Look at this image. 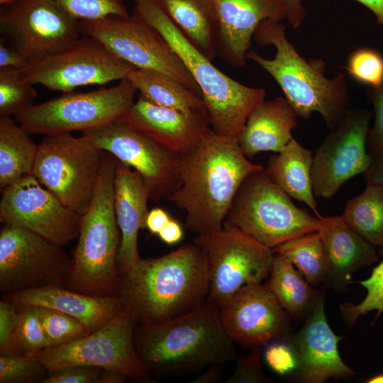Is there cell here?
<instances>
[{
  "instance_id": "6da1fadb",
  "label": "cell",
  "mask_w": 383,
  "mask_h": 383,
  "mask_svg": "<svg viewBox=\"0 0 383 383\" xmlns=\"http://www.w3.org/2000/svg\"><path fill=\"white\" fill-rule=\"evenodd\" d=\"M262 169L244 155L238 138L211 130L180 154L179 187L168 201L184 211L187 229L196 235L216 232L243 181Z\"/></svg>"
},
{
  "instance_id": "7a4b0ae2",
  "label": "cell",
  "mask_w": 383,
  "mask_h": 383,
  "mask_svg": "<svg viewBox=\"0 0 383 383\" xmlns=\"http://www.w3.org/2000/svg\"><path fill=\"white\" fill-rule=\"evenodd\" d=\"M210 269L194 243L156 258L141 259L121 274L118 296L135 327L186 315L202 306L209 288Z\"/></svg>"
},
{
  "instance_id": "3957f363",
  "label": "cell",
  "mask_w": 383,
  "mask_h": 383,
  "mask_svg": "<svg viewBox=\"0 0 383 383\" xmlns=\"http://www.w3.org/2000/svg\"><path fill=\"white\" fill-rule=\"evenodd\" d=\"M133 343L149 370L164 373L196 371L236 360L219 308L206 301L177 318L136 326Z\"/></svg>"
},
{
  "instance_id": "277c9868",
  "label": "cell",
  "mask_w": 383,
  "mask_h": 383,
  "mask_svg": "<svg viewBox=\"0 0 383 383\" xmlns=\"http://www.w3.org/2000/svg\"><path fill=\"white\" fill-rule=\"evenodd\" d=\"M253 38L260 45H272L275 55L267 59L249 50L247 59L274 79L298 116L307 119L317 112L329 129L335 128L348 109L350 96L345 76L339 73L334 78H327L324 62L302 57L287 40L285 28L279 21H262Z\"/></svg>"
},
{
  "instance_id": "5b68a950",
  "label": "cell",
  "mask_w": 383,
  "mask_h": 383,
  "mask_svg": "<svg viewBox=\"0 0 383 383\" xmlns=\"http://www.w3.org/2000/svg\"><path fill=\"white\" fill-rule=\"evenodd\" d=\"M116 159L103 151L94 195L81 216L78 242L65 275L67 289L96 296H118L121 233L114 207Z\"/></svg>"
},
{
  "instance_id": "8992f818",
  "label": "cell",
  "mask_w": 383,
  "mask_h": 383,
  "mask_svg": "<svg viewBox=\"0 0 383 383\" xmlns=\"http://www.w3.org/2000/svg\"><path fill=\"white\" fill-rule=\"evenodd\" d=\"M133 1V10L167 41L197 84L211 130L238 138L250 113L265 99V90L243 84L222 72L150 0Z\"/></svg>"
},
{
  "instance_id": "52a82bcc",
  "label": "cell",
  "mask_w": 383,
  "mask_h": 383,
  "mask_svg": "<svg viewBox=\"0 0 383 383\" xmlns=\"http://www.w3.org/2000/svg\"><path fill=\"white\" fill-rule=\"evenodd\" d=\"M273 249L298 236L318 231L319 219L295 206L264 168L250 174L237 190L223 221Z\"/></svg>"
},
{
  "instance_id": "ba28073f",
  "label": "cell",
  "mask_w": 383,
  "mask_h": 383,
  "mask_svg": "<svg viewBox=\"0 0 383 383\" xmlns=\"http://www.w3.org/2000/svg\"><path fill=\"white\" fill-rule=\"evenodd\" d=\"M136 92L135 85L126 78L109 88L65 93L33 104L14 118L30 135L83 133L123 118Z\"/></svg>"
},
{
  "instance_id": "9c48e42d",
  "label": "cell",
  "mask_w": 383,
  "mask_h": 383,
  "mask_svg": "<svg viewBox=\"0 0 383 383\" xmlns=\"http://www.w3.org/2000/svg\"><path fill=\"white\" fill-rule=\"evenodd\" d=\"M102 155L83 135H44L38 144L33 174L64 205L82 216L94 195Z\"/></svg>"
},
{
  "instance_id": "30bf717a",
  "label": "cell",
  "mask_w": 383,
  "mask_h": 383,
  "mask_svg": "<svg viewBox=\"0 0 383 383\" xmlns=\"http://www.w3.org/2000/svg\"><path fill=\"white\" fill-rule=\"evenodd\" d=\"M82 33L136 69L165 74L201 95L181 59L162 35L134 10L128 17L111 16L81 21Z\"/></svg>"
},
{
  "instance_id": "8fae6325",
  "label": "cell",
  "mask_w": 383,
  "mask_h": 383,
  "mask_svg": "<svg viewBox=\"0 0 383 383\" xmlns=\"http://www.w3.org/2000/svg\"><path fill=\"white\" fill-rule=\"evenodd\" d=\"M135 326L123 307L106 324L67 344L48 348L34 355L48 373L62 367L87 365L116 371L131 379L150 382V370L133 343Z\"/></svg>"
},
{
  "instance_id": "7c38bea8",
  "label": "cell",
  "mask_w": 383,
  "mask_h": 383,
  "mask_svg": "<svg viewBox=\"0 0 383 383\" xmlns=\"http://www.w3.org/2000/svg\"><path fill=\"white\" fill-rule=\"evenodd\" d=\"M193 243L209 265L206 301L218 308L243 287L262 283L270 274L272 249L237 229L223 226L216 232L196 235Z\"/></svg>"
},
{
  "instance_id": "4fadbf2b",
  "label": "cell",
  "mask_w": 383,
  "mask_h": 383,
  "mask_svg": "<svg viewBox=\"0 0 383 383\" xmlns=\"http://www.w3.org/2000/svg\"><path fill=\"white\" fill-rule=\"evenodd\" d=\"M134 69L100 42L84 35L59 51L29 62L19 72L33 85L65 94L79 87L123 80Z\"/></svg>"
},
{
  "instance_id": "5bb4252c",
  "label": "cell",
  "mask_w": 383,
  "mask_h": 383,
  "mask_svg": "<svg viewBox=\"0 0 383 383\" xmlns=\"http://www.w3.org/2000/svg\"><path fill=\"white\" fill-rule=\"evenodd\" d=\"M102 151L128 165L142 178L149 200H169L179 184L180 154L121 118L82 133Z\"/></svg>"
},
{
  "instance_id": "9a60e30c",
  "label": "cell",
  "mask_w": 383,
  "mask_h": 383,
  "mask_svg": "<svg viewBox=\"0 0 383 383\" xmlns=\"http://www.w3.org/2000/svg\"><path fill=\"white\" fill-rule=\"evenodd\" d=\"M71 258L58 245L22 227L0 231V289L9 294L60 283Z\"/></svg>"
},
{
  "instance_id": "2e32d148",
  "label": "cell",
  "mask_w": 383,
  "mask_h": 383,
  "mask_svg": "<svg viewBox=\"0 0 383 383\" xmlns=\"http://www.w3.org/2000/svg\"><path fill=\"white\" fill-rule=\"evenodd\" d=\"M372 112L348 109L313 157L312 185L315 196L332 197L348 179L364 174L372 162L367 140Z\"/></svg>"
},
{
  "instance_id": "e0dca14e",
  "label": "cell",
  "mask_w": 383,
  "mask_h": 383,
  "mask_svg": "<svg viewBox=\"0 0 383 383\" xmlns=\"http://www.w3.org/2000/svg\"><path fill=\"white\" fill-rule=\"evenodd\" d=\"M0 23L28 63L67 47L82 33L81 21L55 0H13L1 7Z\"/></svg>"
},
{
  "instance_id": "ac0fdd59",
  "label": "cell",
  "mask_w": 383,
  "mask_h": 383,
  "mask_svg": "<svg viewBox=\"0 0 383 383\" xmlns=\"http://www.w3.org/2000/svg\"><path fill=\"white\" fill-rule=\"evenodd\" d=\"M1 192L3 224L27 228L62 246L78 237L81 216L64 205L33 174Z\"/></svg>"
},
{
  "instance_id": "d6986e66",
  "label": "cell",
  "mask_w": 383,
  "mask_h": 383,
  "mask_svg": "<svg viewBox=\"0 0 383 383\" xmlns=\"http://www.w3.org/2000/svg\"><path fill=\"white\" fill-rule=\"evenodd\" d=\"M228 336L243 348L267 345L291 335L289 314L261 283L243 287L219 307Z\"/></svg>"
},
{
  "instance_id": "ffe728a7",
  "label": "cell",
  "mask_w": 383,
  "mask_h": 383,
  "mask_svg": "<svg viewBox=\"0 0 383 383\" xmlns=\"http://www.w3.org/2000/svg\"><path fill=\"white\" fill-rule=\"evenodd\" d=\"M326 292L318 299L300 330L287 338L297 361L295 376L304 383H323L329 379L354 376L356 372L342 360L338 343L344 336L336 335L325 313Z\"/></svg>"
},
{
  "instance_id": "44dd1931",
  "label": "cell",
  "mask_w": 383,
  "mask_h": 383,
  "mask_svg": "<svg viewBox=\"0 0 383 383\" xmlns=\"http://www.w3.org/2000/svg\"><path fill=\"white\" fill-rule=\"evenodd\" d=\"M217 17V56L234 67L245 65L259 24L287 18L282 0H213Z\"/></svg>"
},
{
  "instance_id": "7402d4cb",
  "label": "cell",
  "mask_w": 383,
  "mask_h": 383,
  "mask_svg": "<svg viewBox=\"0 0 383 383\" xmlns=\"http://www.w3.org/2000/svg\"><path fill=\"white\" fill-rule=\"evenodd\" d=\"M123 119L179 154L194 147L211 130L209 117L192 116L160 106L140 96Z\"/></svg>"
},
{
  "instance_id": "603a6c76",
  "label": "cell",
  "mask_w": 383,
  "mask_h": 383,
  "mask_svg": "<svg viewBox=\"0 0 383 383\" xmlns=\"http://www.w3.org/2000/svg\"><path fill=\"white\" fill-rule=\"evenodd\" d=\"M148 200V194L140 174L116 159L114 207L121 233L117 257L120 274L131 270L141 260L138 237L140 230L145 228L149 211Z\"/></svg>"
},
{
  "instance_id": "cb8c5ba5",
  "label": "cell",
  "mask_w": 383,
  "mask_h": 383,
  "mask_svg": "<svg viewBox=\"0 0 383 383\" xmlns=\"http://www.w3.org/2000/svg\"><path fill=\"white\" fill-rule=\"evenodd\" d=\"M321 235L328 264L326 286L335 292L348 289L352 274L378 261L374 246L354 231L341 216H322Z\"/></svg>"
},
{
  "instance_id": "d4e9b609",
  "label": "cell",
  "mask_w": 383,
  "mask_h": 383,
  "mask_svg": "<svg viewBox=\"0 0 383 383\" xmlns=\"http://www.w3.org/2000/svg\"><path fill=\"white\" fill-rule=\"evenodd\" d=\"M10 301L55 309L79 320L89 333L100 328L123 309L118 296H96L65 289L60 284L9 294Z\"/></svg>"
},
{
  "instance_id": "484cf974",
  "label": "cell",
  "mask_w": 383,
  "mask_h": 383,
  "mask_svg": "<svg viewBox=\"0 0 383 383\" xmlns=\"http://www.w3.org/2000/svg\"><path fill=\"white\" fill-rule=\"evenodd\" d=\"M297 113L285 97L264 100L248 116L238 136L245 157L264 151L280 152L293 138Z\"/></svg>"
},
{
  "instance_id": "4316f807",
  "label": "cell",
  "mask_w": 383,
  "mask_h": 383,
  "mask_svg": "<svg viewBox=\"0 0 383 383\" xmlns=\"http://www.w3.org/2000/svg\"><path fill=\"white\" fill-rule=\"evenodd\" d=\"M312 152L294 138L279 152L270 157L264 170L289 196L304 202L320 217L312 185Z\"/></svg>"
},
{
  "instance_id": "83f0119b",
  "label": "cell",
  "mask_w": 383,
  "mask_h": 383,
  "mask_svg": "<svg viewBox=\"0 0 383 383\" xmlns=\"http://www.w3.org/2000/svg\"><path fill=\"white\" fill-rule=\"evenodd\" d=\"M204 55L217 56V17L213 0H150Z\"/></svg>"
},
{
  "instance_id": "f1b7e54d",
  "label": "cell",
  "mask_w": 383,
  "mask_h": 383,
  "mask_svg": "<svg viewBox=\"0 0 383 383\" xmlns=\"http://www.w3.org/2000/svg\"><path fill=\"white\" fill-rule=\"evenodd\" d=\"M127 78L149 102L187 114L209 117L201 96L165 74L134 69Z\"/></svg>"
},
{
  "instance_id": "f546056e",
  "label": "cell",
  "mask_w": 383,
  "mask_h": 383,
  "mask_svg": "<svg viewBox=\"0 0 383 383\" xmlns=\"http://www.w3.org/2000/svg\"><path fill=\"white\" fill-rule=\"evenodd\" d=\"M264 284L285 311L296 318L307 317L320 294L292 262L275 252Z\"/></svg>"
},
{
  "instance_id": "4dcf8cb0",
  "label": "cell",
  "mask_w": 383,
  "mask_h": 383,
  "mask_svg": "<svg viewBox=\"0 0 383 383\" xmlns=\"http://www.w3.org/2000/svg\"><path fill=\"white\" fill-rule=\"evenodd\" d=\"M30 135L11 117H0L1 192L33 174L38 145Z\"/></svg>"
},
{
  "instance_id": "1f68e13d",
  "label": "cell",
  "mask_w": 383,
  "mask_h": 383,
  "mask_svg": "<svg viewBox=\"0 0 383 383\" xmlns=\"http://www.w3.org/2000/svg\"><path fill=\"white\" fill-rule=\"evenodd\" d=\"M341 216L365 240L383 248V187L367 183L360 194L347 202Z\"/></svg>"
},
{
  "instance_id": "d6a6232c",
  "label": "cell",
  "mask_w": 383,
  "mask_h": 383,
  "mask_svg": "<svg viewBox=\"0 0 383 383\" xmlns=\"http://www.w3.org/2000/svg\"><path fill=\"white\" fill-rule=\"evenodd\" d=\"M285 257L313 286L326 283L328 264L324 245L318 231L287 240L272 249Z\"/></svg>"
},
{
  "instance_id": "836d02e7",
  "label": "cell",
  "mask_w": 383,
  "mask_h": 383,
  "mask_svg": "<svg viewBox=\"0 0 383 383\" xmlns=\"http://www.w3.org/2000/svg\"><path fill=\"white\" fill-rule=\"evenodd\" d=\"M34 85L25 80L19 70L0 68V117L16 116L33 105Z\"/></svg>"
},
{
  "instance_id": "e575fe53",
  "label": "cell",
  "mask_w": 383,
  "mask_h": 383,
  "mask_svg": "<svg viewBox=\"0 0 383 383\" xmlns=\"http://www.w3.org/2000/svg\"><path fill=\"white\" fill-rule=\"evenodd\" d=\"M52 346V343L41 323L38 306H18V319L14 337V353L24 356H34Z\"/></svg>"
},
{
  "instance_id": "d590c367",
  "label": "cell",
  "mask_w": 383,
  "mask_h": 383,
  "mask_svg": "<svg viewBox=\"0 0 383 383\" xmlns=\"http://www.w3.org/2000/svg\"><path fill=\"white\" fill-rule=\"evenodd\" d=\"M357 283L367 289L363 300L357 304L344 302L340 306V315L348 328L354 326L360 316L373 310L377 311L376 318L383 313V258L367 279Z\"/></svg>"
},
{
  "instance_id": "8d00e7d4",
  "label": "cell",
  "mask_w": 383,
  "mask_h": 383,
  "mask_svg": "<svg viewBox=\"0 0 383 383\" xmlns=\"http://www.w3.org/2000/svg\"><path fill=\"white\" fill-rule=\"evenodd\" d=\"M38 310L43 328L52 346L70 343L89 333L79 320L70 315L43 306H38Z\"/></svg>"
},
{
  "instance_id": "74e56055",
  "label": "cell",
  "mask_w": 383,
  "mask_h": 383,
  "mask_svg": "<svg viewBox=\"0 0 383 383\" xmlns=\"http://www.w3.org/2000/svg\"><path fill=\"white\" fill-rule=\"evenodd\" d=\"M45 368L34 356H24L16 353L0 356L1 383H28L46 378Z\"/></svg>"
},
{
  "instance_id": "f35d334b",
  "label": "cell",
  "mask_w": 383,
  "mask_h": 383,
  "mask_svg": "<svg viewBox=\"0 0 383 383\" xmlns=\"http://www.w3.org/2000/svg\"><path fill=\"white\" fill-rule=\"evenodd\" d=\"M356 82L374 87L383 82V55L370 48H360L349 56L345 66Z\"/></svg>"
},
{
  "instance_id": "ab89813d",
  "label": "cell",
  "mask_w": 383,
  "mask_h": 383,
  "mask_svg": "<svg viewBox=\"0 0 383 383\" xmlns=\"http://www.w3.org/2000/svg\"><path fill=\"white\" fill-rule=\"evenodd\" d=\"M67 13L75 19L92 21L111 16L128 17L129 13L123 0H55Z\"/></svg>"
},
{
  "instance_id": "60d3db41",
  "label": "cell",
  "mask_w": 383,
  "mask_h": 383,
  "mask_svg": "<svg viewBox=\"0 0 383 383\" xmlns=\"http://www.w3.org/2000/svg\"><path fill=\"white\" fill-rule=\"evenodd\" d=\"M128 377L101 367L74 365L48 373L43 383H122Z\"/></svg>"
},
{
  "instance_id": "b9f144b4",
  "label": "cell",
  "mask_w": 383,
  "mask_h": 383,
  "mask_svg": "<svg viewBox=\"0 0 383 383\" xmlns=\"http://www.w3.org/2000/svg\"><path fill=\"white\" fill-rule=\"evenodd\" d=\"M262 347L250 348V353L240 357L227 383H270L273 379L264 373L261 365Z\"/></svg>"
},
{
  "instance_id": "7bdbcfd3",
  "label": "cell",
  "mask_w": 383,
  "mask_h": 383,
  "mask_svg": "<svg viewBox=\"0 0 383 383\" xmlns=\"http://www.w3.org/2000/svg\"><path fill=\"white\" fill-rule=\"evenodd\" d=\"M370 88L367 96L373 106L374 123L369 130L367 145L373 158L383 150V82L377 87Z\"/></svg>"
},
{
  "instance_id": "ee69618b",
  "label": "cell",
  "mask_w": 383,
  "mask_h": 383,
  "mask_svg": "<svg viewBox=\"0 0 383 383\" xmlns=\"http://www.w3.org/2000/svg\"><path fill=\"white\" fill-rule=\"evenodd\" d=\"M18 319V306L10 301H0L1 355L14 353V337Z\"/></svg>"
},
{
  "instance_id": "f6af8a7d",
  "label": "cell",
  "mask_w": 383,
  "mask_h": 383,
  "mask_svg": "<svg viewBox=\"0 0 383 383\" xmlns=\"http://www.w3.org/2000/svg\"><path fill=\"white\" fill-rule=\"evenodd\" d=\"M265 359L267 365L280 375L294 371L297 366L295 353L289 344L273 343L267 347Z\"/></svg>"
},
{
  "instance_id": "bcb514c9",
  "label": "cell",
  "mask_w": 383,
  "mask_h": 383,
  "mask_svg": "<svg viewBox=\"0 0 383 383\" xmlns=\"http://www.w3.org/2000/svg\"><path fill=\"white\" fill-rule=\"evenodd\" d=\"M28 62L21 52L15 46L8 45L4 37L0 38V68L12 67L21 70Z\"/></svg>"
},
{
  "instance_id": "7dc6e473",
  "label": "cell",
  "mask_w": 383,
  "mask_h": 383,
  "mask_svg": "<svg viewBox=\"0 0 383 383\" xmlns=\"http://www.w3.org/2000/svg\"><path fill=\"white\" fill-rule=\"evenodd\" d=\"M169 214L161 208H154L148 211L145 220V228L152 234H158L170 221Z\"/></svg>"
},
{
  "instance_id": "c3c4849f",
  "label": "cell",
  "mask_w": 383,
  "mask_h": 383,
  "mask_svg": "<svg viewBox=\"0 0 383 383\" xmlns=\"http://www.w3.org/2000/svg\"><path fill=\"white\" fill-rule=\"evenodd\" d=\"M287 9V19L293 28L299 27L306 16L302 0H282Z\"/></svg>"
},
{
  "instance_id": "681fc988",
  "label": "cell",
  "mask_w": 383,
  "mask_h": 383,
  "mask_svg": "<svg viewBox=\"0 0 383 383\" xmlns=\"http://www.w3.org/2000/svg\"><path fill=\"white\" fill-rule=\"evenodd\" d=\"M183 235L184 232L180 224L176 220L172 218L158 233L161 240L168 245L179 243L183 238Z\"/></svg>"
},
{
  "instance_id": "f907efd6",
  "label": "cell",
  "mask_w": 383,
  "mask_h": 383,
  "mask_svg": "<svg viewBox=\"0 0 383 383\" xmlns=\"http://www.w3.org/2000/svg\"><path fill=\"white\" fill-rule=\"evenodd\" d=\"M366 183H372L383 187V150L373 157L372 162L364 173Z\"/></svg>"
},
{
  "instance_id": "816d5d0a",
  "label": "cell",
  "mask_w": 383,
  "mask_h": 383,
  "mask_svg": "<svg viewBox=\"0 0 383 383\" xmlns=\"http://www.w3.org/2000/svg\"><path fill=\"white\" fill-rule=\"evenodd\" d=\"M367 9L376 16L378 23L383 25V0H356Z\"/></svg>"
},
{
  "instance_id": "f5cc1de1",
  "label": "cell",
  "mask_w": 383,
  "mask_h": 383,
  "mask_svg": "<svg viewBox=\"0 0 383 383\" xmlns=\"http://www.w3.org/2000/svg\"><path fill=\"white\" fill-rule=\"evenodd\" d=\"M218 365H212L203 374L199 375L193 382L195 383H212L217 382L221 379V372Z\"/></svg>"
},
{
  "instance_id": "db71d44e",
  "label": "cell",
  "mask_w": 383,
  "mask_h": 383,
  "mask_svg": "<svg viewBox=\"0 0 383 383\" xmlns=\"http://www.w3.org/2000/svg\"><path fill=\"white\" fill-rule=\"evenodd\" d=\"M367 383H383V373L378 374L369 379Z\"/></svg>"
},
{
  "instance_id": "11a10c76",
  "label": "cell",
  "mask_w": 383,
  "mask_h": 383,
  "mask_svg": "<svg viewBox=\"0 0 383 383\" xmlns=\"http://www.w3.org/2000/svg\"><path fill=\"white\" fill-rule=\"evenodd\" d=\"M13 0H0V4L1 5H4V4H9L11 1H13Z\"/></svg>"
}]
</instances>
